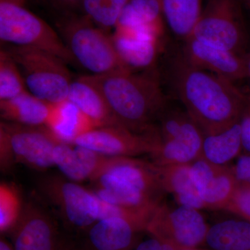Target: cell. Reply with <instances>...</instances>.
I'll return each mask as SVG.
<instances>
[{"label":"cell","mask_w":250,"mask_h":250,"mask_svg":"<svg viewBox=\"0 0 250 250\" xmlns=\"http://www.w3.org/2000/svg\"><path fill=\"white\" fill-rule=\"evenodd\" d=\"M56 27L75 62L91 75L134 72L122 60L112 36L84 15L61 14Z\"/></svg>","instance_id":"3"},{"label":"cell","mask_w":250,"mask_h":250,"mask_svg":"<svg viewBox=\"0 0 250 250\" xmlns=\"http://www.w3.org/2000/svg\"><path fill=\"white\" fill-rule=\"evenodd\" d=\"M244 3L247 9L250 11V0H244Z\"/></svg>","instance_id":"39"},{"label":"cell","mask_w":250,"mask_h":250,"mask_svg":"<svg viewBox=\"0 0 250 250\" xmlns=\"http://www.w3.org/2000/svg\"><path fill=\"white\" fill-rule=\"evenodd\" d=\"M111 36L122 60L132 71L154 67L161 36L147 29L119 27Z\"/></svg>","instance_id":"17"},{"label":"cell","mask_w":250,"mask_h":250,"mask_svg":"<svg viewBox=\"0 0 250 250\" xmlns=\"http://www.w3.org/2000/svg\"><path fill=\"white\" fill-rule=\"evenodd\" d=\"M209 227L197 208L162 202L153 212L146 231L179 250L205 246Z\"/></svg>","instance_id":"10"},{"label":"cell","mask_w":250,"mask_h":250,"mask_svg":"<svg viewBox=\"0 0 250 250\" xmlns=\"http://www.w3.org/2000/svg\"><path fill=\"white\" fill-rule=\"evenodd\" d=\"M225 210L250 222V188L238 185Z\"/></svg>","instance_id":"30"},{"label":"cell","mask_w":250,"mask_h":250,"mask_svg":"<svg viewBox=\"0 0 250 250\" xmlns=\"http://www.w3.org/2000/svg\"><path fill=\"white\" fill-rule=\"evenodd\" d=\"M58 250H80L79 247L61 243Z\"/></svg>","instance_id":"37"},{"label":"cell","mask_w":250,"mask_h":250,"mask_svg":"<svg viewBox=\"0 0 250 250\" xmlns=\"http://www.w3.org/2000/svg\"><path fill=\"white\" fill-rule=\"evenodd\" d=\"M146 226L131 219L110 217L99 220L85 233L80 250H134Z\"/></svg>","instance_id":"14"},{"label":"cell","mask_w":250,"mask_h":250,"mask_svg":"<svg viewBox=\"0 0 250 250\" xmlns=\"http://www.w3.org/2000/svg\"><path fill=\"white\" fill-rule=\"evenodd\" d=\"M157 140L156 128L148 134H136L122 125H113L90 130L77 137L72 144L110 157H134L152 154Z\"/></svg>","instance_id":"11"},{"label":"cell","mask_w":250,"mask_h":250,"mask_svg":"<svg viewBox=\"0 0 250 250\" xmlns=\"http://www.w3.org/2000/svg\"><path fill=\"white\" fill-rule=\"evenodd\" d=\"M91 76L120 124L136 134L155 129L154 121L165 109L166 100L154 67Z\"/></svg>","instance_id":"2"},{"label":"cell","mask_w":250,"mask_h":250,"mask_svg":"<svg viewBox=\"0 0 250 250\" xmlns=\"http://www.w3.org/2000/svg\"><path fill=\"white\" fill-rule=\"evenodd\" d=\"M164 22L184 41L191 36L201 16L202 0H160Z\"/></svg>","instance_id":"23"},{"label":"cell","mask_w":250,"mask_h":250,"mask_svg":"<svg viewBox=\"0 0 250 250\" xmlns=\"http://www.w3.org/2000/svg\"><path fill=\"white\" fill-rule=\"evenodd\" d=\"M52 106V104L42 101L26 91L14 98L0 100V114L4 121L47 126Z\"/></svg>","instance_id":"19"},{"label":"cell","mask_w":250,"mask_h":250,"mask_svg":"<svg viewBox=\"0 0 250 250\" xmlns=\"http://www.w3.org/2000/svg\"><path fill=\"white\" fill-rule=\"evenodd\" d=\"M47 126L60 141L71 144L81 135L97 128L80 108L68 100L53 104Z\"/></svg>","instance_id":"22"},{"label":"cell","mask_w":250,"mask_h":250,"mask_svg":"<svg viewBox=\"0 0 250 250\" xmlns=\"http://www.w3.org/2000/svg\"><path fill=\"white\" fill-rule=\"evenodd\" d=\"M205 246L209 250H250V222L229 219L210 225Z\"/></svg>","instance_id":"24"},{"label":"cell","mask_w":250,"mask_h":250,"mask_svg":"<svg viewBox=\"0 0 250 250\" xmlns=\"http://www.w3.org/2000/svg\"><path fill=\"white\" fill-rule=\"evenodd\" d=\"M172 77L186 111L204 134L218 132L239 120L248 95L234 82L192 66L183 58L176 62Z\"/></svg>","instance_id":"1"},{"label":"cell","mask_w":250,"mask_h":250,"mask_svg":"<svg viewBox=\"0 0 250 250\" xmlns=\"http://www.w3.org/2000/svg\"><path fill=\"white\" fill-rule=\"evenodd\" d=\"M60 141L47 126L1 121L0 166L9 169L21 163L35 170H48L55 166L53 151Z\"/></svg>","instance_id":"6"},{"label":"cell","mask_w":250,"mask_h":250,"mask_svg":"<svg viewBox=\"0 0 250 250\" xmlns=\"http://www.w3.org/2000/svg\"><path fill=\"white\" fill-rule=\"evenodd\" d=\"M243 153L250 154V95L239 118Z\"/></svg>","instance_id":"32"},{"label":"cell","mask_w":250,"mask_h":250,"mask_svg":"<svg viewBox=\"0 0 250 250\" xmlns=\"http://www.w3.org/2000/svg\"><path fill=\"white\" fill-rule=\"evenodd\" d=\"M0 1H10V2L16 3V4L25 5L27 0H0Z\"/></svg>","instance_id":"38"},{"label":"cell","mask_w":250,"mask_h":250,"mask_svg":"<svg viewBox=\"0 0 250 250\" xmlns=\"http://www.w3.org/2000/svg\"><path fill=\"white\" fill-rule=\"evenodd\" d=\"M0 250H15L12 244L6 241L4 238L0 240Z\"/></svg>","instance_id":"36"},{"label":"cell","mask_w":250,"mask_h":250,"mask_svg":"<svg viewBox=\"0 0 250 250\" xmlns=\"http://www.w3.org/2000/svg\"><path fill=\"white\" fill-rule=\"evenodd\" d=\"M21 195L14 184H0V231L10 232L17 224L24 208Z\"/></svg>","instance_id":"27"},{"label":"cell","mask_w":250,"mask_h":250,"mask_svg":"<svg viewBox=\"0 0 250 250\" xmlns=\"http://www.w3.org/2000/svg\"><path fill=\"white\" fill-rule=\"evenodd\" d=\"M102 172L112 174L126 187L156 204L166 192L155 164L134 157H111Z\"/></svg>","instance_id":"16"},{"label":"cell","mask_w":250,"mask_h":250,"mask_svg":"<svg viewBox=\"0 0 250 250\" xmlns=\"http://www.w3.org/2000/svg\"><path fill=\"white\" fill-rule=\"evenodd\" d=\"M147 29L161 36L164 21L160 0H130L116 27Z\"/></svg>","instance_id":"25"},{"label":"cell","mask_w":250,"mask_h":250,"mask_svg":"<svg viewBox=\"0 0 250 250\" xmlns=\"http://www.w3.org/2000/svg\"><path fill=\"white\" fill-rule=\"evenodd\" d=\"M53 159L54 165L64 177L78 183L88 180L73 144L62 141L57 143L53 151Z\"/></svg>","instance_id":"29"},{"label":"cell","mask_w":250,"mask_h":250,"mask_svg":"<svg viewBox=\"0 0 250 250\" xmlns=\"http://www.w3.org/2000/svg\"><path fill=\"white\" fill-rule=\"evenodd\" d=\"M183 59L192 66L232 82L246 79L243 55L195 39L185 41Z\"/></svg>","instance_id":"15"},{"label":"cell","mask_w":250,"mask_h":250,"mask_svg":"<svg viewBox=\"0 0 250 250\" xmlns=\"http://www.w3.org/2000/svg\"><path fill=\"white\" fill-rule=\"evenodd\" d=\"M51 6L58 11L59 15L75 13L80 9L82 0H48Z\"/></svg>","instance_id":"33"},{"label":"cell","mask_w":250,"mask_h":250,"mask_svg":"<svg viewBox=\"0 0 250 250\" xmlns=\"http://www.w3.org/2000/svg\"><path fill=\"white\" fill-rule=\"evenodd\" d=\"M10 233L15 250H58L61 245L53 220L33 202L24 204L22 215Z\"/></svg>","instance_id":"12"},{"label":"cell","mask_w":250,"mask_h":250,"mask_svg":"<svg viewBox=\"0 0 250 250\" xmlns=\"http://www.w3.org/2000/svg\"><path fill=\"white\" fill-rule=\"evenodd\" d=\"M243 153L239 120L226 129L205 134L201 157L215 165L228 166Z\"/></svg>","instance_id":"21"},{"label":"cell","mask_w":250,"mask_h":250,"mask_svg":"<svg viewBox=\"0 0 250 250\" xmlns=\"http://www.w3.org/2000/svg\"><path fill=\"white\" fill-rule=\"evenodd\" d=\"M130 0H82L80 9L84 16L103 30L116 28Z\"/></svg>","instance_id":"26"},{"label":"cell","mask_w":250,"mask_h":250,"mask_svg":"<svg viewBox=\"0 0 250 250\" xmlns=\"http://www.w3.org/2000/svg\"><path fill=\"white\" fill-rule=\"evenodd\" d=\"M190 165L171 164L156 166L161 186L166 193L173 195L178 205L203 209L205 208V205L192 179Z\"/></svg>","instance_id":"20"},{"label":"cell","mask_w":250,"mask_h":250,"mask_svg":"<svg viewBox=\"0 0 250 250\" xmlns=\"http://www.w3.org/2000/svg\"><path fill=\"white\" fill-rule=\"evenodd\" d=\"M190 168L205 208L225 210L238 185L231 166L215 165L200 158Z\"/></svg>","instance_id":"13"},{"label":"cell","mask_w":250,"mask_h":250,"mask_svg":"<svg viewBox=\"0 0 250 250\" xmlns=\"http://www.w3.org/2000/svg\"><path fill=\"white\" fill-rule=\"evenodd\" d=\"M189 39L244 55L246 32L239 0H208Z\"/></svg>","instance_id":"9"},{"label":"cell","mask_w":250,"mask_h":250,"mask_svg":"<svg viewBox=\"0 0 250 250\" xmlns=\"http://www.w3.org/2000/svg\"><path fill=\"white\" fill-rule=\"evenodd\" d=\"M158 120L157 145L150 155L153 164H191L201 157L205 134L186 110L165 108Z\"/></svg>","instance_id":"7"},{"label":"cell","mask_w":250,"mask_h":250,"mask_svg":"<svg viewBox=\"0 0 250 250\" xmlns=\"http://www.w3.org/2000/svg\"><path fill=\"white\" fill-rule=\"evenodd\" d=\"M2 48L17 64L31 95L52 104L67 101L73 80L63 60L31 47L3 45Z\"/></svg>","instance_id":"4"},{"label":"cell","mask_w":250,"mask_h":250,"mask_svg":"<svg viewBox=\"0 0 250 250\" xmlns=\"http://www.w3.org/2000/svg\"><path fill=\"white\" fill-rule=\"evenodd\" d=\"M0 41L3 45L45 51L66 63L75 62L57 31L25 5L0 1Z\"/></svg>","instance_id":"5"},{"label":"cell","mask_w":250,"mask_h":250,"mask_svg":"<svg viewBox=\"0 0 250 250\" xmlns=\"http://www.w3.org/2000/svg\"><path fill=\"white\" fill-rule=\"evenodd\" d=\"M28 91L17 64L4 48L0 50V100H9Z\"/></svg>","instance_id":"28"},{"label":"cell","mask_w":250,"mask_h":250,"mask_svg":"<svg viewBox=\"0 0 250 250\" xmlns=\"http://www.w3.org/2000/svg\"><path fill=\"white\" fill-rule=\"evenodd\" d=\"M204 250L201 249V248H191V249H184V250Z\"/></svg>","instance_id":"40"},{"label":"cell","mask_w":250,"mask_h":250,"mask_svg":"<svg viewBox=\"0 0 250 250\" xmlns=\"http://www.w3.org/2000/svg\"><path fill=\"white\" fill-rule=\"evenodd\" d=\"M164 242L151 236L145 241L139 242L134 250H164Z\"/></svg>","instance_id":"34"},{"label":"cell","mask_w":250,"mask_h":250,"mask_svg":"<svg viewBox=\"0 0 250 250\" xmlns=\"http://www.w3.org/2000/svg\"><path fill=\"white\" fill-rule=\"evenodd\" d=\"M37 184L41 195L54 206L71 229L84 233L100 219V199L78 182L51 174L41 177Z\"/></svg>","instance_id":"8"},{"label":"cell","mask_w":250,"mask_h":250,"mask_svg":"<svg viewBox=\"0 0 250 250\" xmlns=\"http://www.w3.org/2000/svg\"><path fill=\"white\" fill-rule=\"evenodd\" d=\"M67 100L80 108L97 128L121 125L91 75L72 80Z\"/></svg>","instance_id":"18"},{"label":"cell","mask_w":250,"mask_h":250,"mask_svg":"<svg viewBox=\"0 0 250 250\" xmlns=\"http://www.w3.org/2000/svg\"><path fill=\"white\" fill-rule=\"evenodd\" d=\"M231 168L238 185L250 188V154L242 153Z\"/></svg>","instance_id":"31"},{"label":"cell","mask_w":250,"mask_h":250,"mask_svg":"<svg viewBox=\"0 0 250 250\" xmlns=\"http://www.w3.org/2000/svg\"><path fill=\"white\" fill-rule=\"evenodd\" d=\"M244 57L245 65H246V78L250 82V52L243 55Z\"/></svg>","instance_id":"35"}]
</instances>
